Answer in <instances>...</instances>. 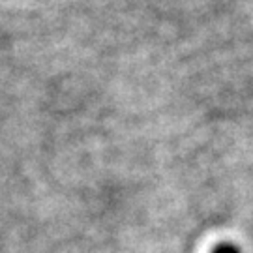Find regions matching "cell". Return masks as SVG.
<instances>
[{"instance_id": "1", "label": "cell", "mask_w": 253, "mask_h": 253, "mask_svg": "<svg viewBox=\"0 0 253 253\" xmlns=\"http://www.w3.org/2000/svg\"><path fill=\"white\" fill-rule=\"evenodd\" d=\"M212 253H242L238 248H236L235 244H229V242H223V244L216 246L214 250H212Z\"/></svg>"}]
</instances>
